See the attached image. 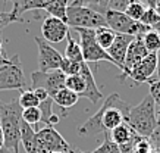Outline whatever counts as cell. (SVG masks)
Wrapping results in <instances>:
<instances>
[{
  "instance_id": "6da1fadb",
  "label": "cell",
  "mask_w": 160,
  "mask_h": 153,
  "mask_svg": "<svg viewBox=\"0 0 160 153\" xmlns=\"http://www.w3.org/2000/svg\"><path fill=\"white\" fill-rule=\"evenodd\" d=\"M129 105L122 99L118 93H112L103 106L94 114L91 118H88L85 122L79 127L78 133L81 135H92L100 133H110L112 130L125 124L129 115Z\"/></svg>"
},
{
  "instance_id": "7a4b0ae2",
  "label": "cell",
  "mask_w": 160,
  "mask_h": 153,
  "mask_svg": "<svg viewBox=\"0 0 160 153\" xmlns=\"http://www.w3.org/2000/svg\"><path fill=\"white\" fill-rule=\"evenodd\" d=\"M21 119L22 109L18 99L12 102L0 100V127L5 137V149L19 153L21 144Z\"/></svg>"
},
{
  "instance_id": "3957f363",
  "label": "cell",
  "mask_w": 160,
  "mask_h": 153,
  "mask_svg": "<svg viewBox=\"0 0 160 153\" xmlns=\"http://www.w3.org/2000/svg\"><path fill=\"white\" fill-rule=\"evenodd\" d=\"M126 124L135 131L140 137L147 138L150 137L153 131L157 128L159 121H157V114H156L154 102L150 97V94L144 100H141V103L129 109L128 121Z\"/></svg>"
},
{
  "instance_id": "277c9868",
  "label": "cell",
  "mask_w": 160,
  "mask_h": 153,
  "mask_svg": "<svg viewBox=\"0 0 160 153\" xmlns=\"http://www.w3.org/2000/svg\"><path fill=\"white\" fill-rule=\"evenodd\" d=\"M66 24L72 28H87V30H97L107 27L104 15L98 13L97 10L85 6L69 5L66 12Z\"/></svg>"
},
{
  "instance_id": "5b68a950",
  "label": "cell",
  "mask_w": 160,
  "mask_h": 153,
  "mask_svg": "<svg viewBox=\"0 0 160 153\" xmlns=\"http://www.w3.org/2000/svg\"><path fill=\"white\" fill-rule=\"evenodd\" d=\"M104 18H106L107 28L115 31L116 34H128V35H132V37H142L148 31H151L144 24L132 21L123 12L107 10L106 13H104Z\"/></svg>"
},
{
  "instance_id": "8992f818",
  "label": "cell",
  "mask_w": 160,
  "mask_h": 153,
  "mask_svg": "<svg viewBox=\"0 0 160 153\" xmlns=\"http://www.w3.org/2000/svg\"><path fill=\"white\" fill-rule=\"evenodd\" d=\"M71 144L53 128L44 127L35 133V143L32 153H60L68 152Z\"/></svg>"
},
{
  "instance_id": "52a82bcc",
  "label": "cell",
  "mask_w": 160,
  "mask_h": 153,
  "mask_svg": "<svg viewBox=\"0 0 160 153\" xmlns=\"http://www.w3.org/2000/svg\"><path fill=\"white\" fill-rule=\"evenodd\" d=\"M73 30L79 34V46H81V50H82V58L85 64H92V62L96 64V62H100V60H106V62L113 64L109 53L106 50H103L96 41L94 30H87V28H73Z\"/></svg>"
},
{
  "instance_id": "ba28073f",
  "label": "cell",
  "mask_w": 160,
  "mask_h": 153,
  "mask_svg": "<svg viewBox=\"0 0 160 153\" xmlns=\"http://www.w3.org/2000/svg\"><path fill=\"white\" fill-rule=\"evenodd\" d=\"M65 74L62 71H50V72H41V71H34L31 74V81H32V89H44L49 94V97L53 99L60 91L65 89Z\"/></svg>"
},
{
  "instance_id": "9c48e42d",
  "label": "cell",
  "mask_w": 160,
  "mask_h": 153,
  "mask_svg": "<svg viewBox=\"0 0 160 153\" xmlns=\"http://www.w3.org/2000/svg\"><path fill=\"white\" fill-rule=\"evenodd\" d=\"M25 75L19 62V56L16 54L15 60L10 65L0 68V91L3 90H25Z\"/></svg>"
},
{
  "instance_id": "30bf717a",
  "label": "cell",
  "mask_w": 160,
  "mask_h": 153,
  "mask_svg": "<svg viewBox=\"0 0 160 153\" xmlns=\"http://www.w3.org/2000/svg\"><path fill=\"white\" fill-rule=\"evenodd\" d=\"M34 41L38 47V71L41 72H50V71H59L63 62V54L52 47L41 37H34Z\"/></svg>"
},
{
  "instance_id": "8fae6325",
  "label": "cell",
  "mask_w": 160,
  "mask_h": 153,
  "mask_svg": "<svg viewBox=\"0 0 160 153\" xmlns=\"http://www.w3.org/2000/svg\"><path fill=\"white\" fill-rule=\"evenodd\" d=\"M156 71H157V53H148L144 59H141L128 71L126 77L134 79L135 83H147Z\"/></svg>"
},
{
  "instance_id": "7c38bea8",
  "label": "cell",
  "mask_w": 160,
  "mask_h": 153,
  "mask_svg": "<svg viewBox=\"0 0 160 153\" xmlns=\"http://www.w3.org/2000/svg\"><path fill=\"white\" fill-rule=\"evenodd\" d=\"M41 34L47 43H60L69 35V27L66 22L49 16L43 21Z\"/></svg>"
},
{
  "instance_id": "4fadbf2b",
  "label": "cell",
  "mask_w": 160,
  "mask_h": 153,
  "mask_svg": "<svg viewBox=\"0 0 160 153\" xmlns=\"http://www.w3.org/2000/svg\"><path fill=\"white\" fill-rule=\"evenodd\" d=\"M148 52H147L146 46L142 43V37H135V38L132 40V43L129 44L128 47V52H126V56H125V62H123V69H122V75L119 77L121 81L126 78V74H128V71L137 65L140 62L141 59H144Z\"/></svg>"
},
{
  "instance_id": "5bb4252c",
  "label": "cell",
  "mask_w": 160,
  "mask_h": 153,
  "mask_svg": "<svg viewBox=\"0 0 160 153\" xmlns=\"http://www.w3.org/2000/svg\"><path fill=\"white\" fill-rule=\"evenodd\" d=\"M134 38H135V37L128 35V34H116L115 41H113L112 46L107 49V53H109V56L112 58L115 66H118L121 71L123 69V62H125V56H126V52H128V47H129V44L132 43Z\"/></svg>"
},
{
  "instance_id": "9a60e30c",
  "label": "cell",
  "mask_w": 160,
  "mask_h": 153,
  "mask_svg": "<svg viewBox=\"0 0 160 153\" xmlns=\"http://www.w3.org/2000/svg\"><path fill=\"white\" fill-rule=\"evenodd\" d=\"M79 75H81L84 78V81H85V90L82 91V94H81L79 97H85V99H88L90 102H92V103H97L98 100H102L103 94H102V91L98 90L97 84H96V79H94V75H92V71L90 69L88 64L82 62Z\"/></svg>"
},
{
  "instance_id": "2e32d148",
  "label": "cell",
  "mask_w": 160,
  "mask_h": 153,
  "mask_svg": "<svg viewBox=\"0 0 160 153\" xmlns=\"http://www.w3.org/2000/svg\"><path fill=\"white\" fill-rule=\"evenodd\" d=\"M13 2V9H12V15H15L18 19L22 21L21 15L29 10H38L46 9L50 3H53L54 0H12Z\"/></svg>"
},
{
  "instance_id": "e0dca14e",
  "label": "cell",
  "mask_w": 160,
  "mask_h": 153,
  "mask_svg": "<svg viewBox=\"0 0 160 153\" xmlns=\"http://www.w3.org/2000/svg\"><path fill=\"white\" fill-rule=\"evenodd\" d=\"M137 135H138V134H137L126 122L122 124V125H119V127H116L115 130H112L110 131V140L113 141V143H116L119 147L128 144L131 140H134Z\"/></svg>"
},
{
  "instance_id": "ac0fdd59",
  "label": "cell",
  "mask_w": 160,
  "mask_h": 153,
  "mask_svg": "<svg viewBox=\"0 0 160 153\" xmlns=\"http://www.w3.org/2000/svg\"><path fill=\"white\" fill-rule=\"evenodd\" d=\"M38 109L41 112V121L40 122L44 124L46 127H53L54 128V125H58L59 121H60V116L53 112V99L49 97L47 100L41 102Z\"/></svg>"
},
{
  "instance_id": "d6986e66",
  "label": "cell",
  "mask_w": 160,
  "mask_h": 153,
  "mask_svg": "<svg viewBox=\"0 0 160 153\" xmlns=\"http://www.w3.org/2000/svg\"><path fill=\"white\" fill-rule=\"evenodd\" d=\"M78 100H79V96L65 87V89H62L60 91H58V94L53 97V103L58 105L59 108L62 109V112L68 114L66 110H68L69 108L75 106Z\"/></svg>"
},
{
  "instance_id": "ffe728a7",
  "label": "cell",
  "mask_w": 160,
  "mask_h": 153,
  "mask_svg": "<svg viewBox=\"0 0 160 153\" xmlns=\"http://www.w3.org/2000/svg\"><path fill=\"white\" fill-rule=\"evenodd\" d=\"M35 131L34 127L21 119V144L24 146V150L27 153L34 152V143H35Z\"/></svg>"
},
{
  "instance_id": "44dd1931",
  "label": "cell",
  "mask_w": 160,
  "mask_h": 153,
  "mask_svg": "<svg viewBox=\"0 0 160 153\" xmlns=\"http://www.w3.org/2000/svg\"><path fill=\"white\" fill-rule=\"evenodd\" d=\"M66 40H68V46H66V49H65V56H63V58H65V59H68V60H71V62L82 64L84 58H82V50H81L79 43H77L71 35H68Z\"/></svg>"
},
{
  "instance_id": "7402d4cb",
  "label": "cell",
  "mask_w": 160,
  "mask_h": 153,
  "mask_svg": "<svg viewBox=\"0 0 160 153\" xmlns=\"http://www.w3.org/2000/svg\"><path fill=\"white\" fill-rule=\"evenodd\" d=\"M68 0H54L53 3H50L46 8V12L49 13L52 18L60 19L63 22H66V12H68Z\"/></svg>"
},
{
  "instance_id": "603a6c76",
  "label": "cell",
  "mask_w": 160,
  "mask_h": 153,
  "mask_svg": "<svg viewBox=\"0 0 160 153\" xmlns=\"http://www.w3.org/2000/svg\"><path fill=\"white\" fill-rule=\"evenodd\" d=\"M94 33H96V41L98 43V46L107 52V49L110 47L112 43L116 38V33L112 31L110 28H107V27L97 28V30H94Z\"/></svg>"
},
{
  "instance_id": "cb8c5ba5",
  "label": "cell",
  "mask_w": 160,
  "mask_h": 153,
  "mask_svg": "<svg viewBox=\"0 0 160 153\" xmlns=\"http://www.w3.org/2000/svg\"><path fill=\"white\" fill-rule=\"evenodd\" d=\"M18 103H19L21 109H28V108H38L40 106V100L35 97L32 89L28 90L25 89L19 93V97H18Z\"/></svg>"
},
{
  "instance_id": "d4e9b609",
  "label": "cell",
  "mask_w": 160,
  "mask_h": 153,
  "mask_svg": "<svg viewBox=\"0 0 160 153\" xmlns=\"http://www.w3.org/2000/svg\"><path fill=\"white\" fill-rule=\"evenodd\" d=\"M142 43L148 53H157L160 50V34L156 31H148L142 35Z\"/></svg>"
},
{
  "instance_id": "484cf974",
  "label": "cell",
  "mask_w": 160,
  "mask_h": 153,
  "mask_svg": "<svg viewBox=\"0 0 160 153\" xmlns=\"http://www.w3.org/2000/svg\"><path fill=\"white\" fill-rule=\"evenodd\" d=\"M65 87L73 91L75 94H78V96H81L82 91L85 90V81L79 74L71 75V77H66V79H65Z\"/></svg>"
},
{
  "instance_id": "4316f807",
  "label": "cell",
  "mask_w": 160,
  "mask_h": 153,
  "mask_svg": "<svg viewBox=\"0 0 160 153\" xmlns=\"http://www.w3.org/2000/svg\"><path fill=\"white\" fill-rule=\"evenodd\" d=\"M147 10V6L144 3H141V2H132L131 5L126 8L125 10V15L129 16L132 21H135V22H140L142 19V16L146 13Z\"/></svg>"
},
{
  "instance_id": "83f0119b",
  "label": "cell",
  "mask_w": 160,
  "mask_h": 153,
  "mask_svg": "<svg viewBox=\"0 0 160 153\" xmlns=\"http://www.w3.org/2000/svg\"><path fill=\"white\" fill-rule=\"evenodd\" d=\"M147 83L150 85V97L154 102V108L157 109V121L160 124V79L150 78Z\"/></svg>"
},
{
  "instance_id": "f1b7e54d",
  "label": "cell",
  "mask_w": 160,
  "mask_h": 153,
  "mask_svg": "<svg viewBox=\"0 0 160 153\" xmlns=\"http://www.w3.org/2000/svg\"><path fill=\"white\" fill-rule=\"evenodd\" d=\"M22 121L29 124L31 127H34L41 121V112L38 108H28L22 109Z\"/></svg>"
},
{
  "instance_id": "f546056e",
  "label": "cell",
  "mask_w": 160,
  "mask_h": 153,
  "mask_svg": "<svg viewBox=\"0 0 160 153\" xmlns=\"http://www.w3.org/2000/svg\"><path fill=\"white\" fill-rule=\"evenodd\" d=\"M81 65L78 62H71L68 59H63L62 66H60V71H62L65 77H71V75H78L81 72Z\"/></svg>"
},
{
  "instance_id": "4dcf8cb0",
  "label": "cell",
  "mask_w": 160,
  "mask_h": 153,
  "mask_svg": "<svg viewBox=\"0 0 160 153\" xmlns=\"http://www.w3.org/2000/svg\"><path fill=\"white\" fill-rule=\"evenodd\" d=\"M91 153H121V149L116 143H113L110 138H106L96 150H92Z\"/></svg>"
},
{
  "instance_id": "1f68e13d",
  "label": "cell",
  "mask_w": 160,
  "mask_h": 153,
  "mask_svg": "<svg viewBox=\"0 0 160 153\" xmlns=\"http://www.w3.org/2000/svg\"><path fill=\"white\" fill-rule=\"evenodd\" d=\"M132 2H137V0H109L107 10H115V12H123L125 13L126 8L131 5Z\"/></svg>"
},
{
  "instance_id": "d6a6232c",
  "label": "cell",
  "mask_w": 160,
  "mask_h": 153,
  "mask_svg": "<svg viewBox=\"0 0 160 153\" xmlns=\"http://www.w3.org/2000/svg\"><path fill=\"white\" fill-rule=\"evenodd\" d=\"M12 22H22V21L18 19L15 15H12L10 12H0V30L8 27Z\"/></svg>"
},
{
  "instance_id": "836d02e7",
  "label": "cell",
  "mask_w": 160,
  "mask_h": 153,
  "mask_svg": "<svg viewBox=\"0 0 160 153\" xmlns=\"http://www.w3.org/2000/svg\"><path fill=\"white\" fill-rule=\"evenodd\" d=\"M148 143H150L153 150H160V124L157 125V128L153 131V134L148 137Z\"/></svg>"
},
{
  "instance_id": "e575fe53",
  "label": "cell",
  "mask_w": 160,
  "mask_h": 153,
  "mask_svg": "<svg viewBox=\"0 0 160 153\" xmlns=\"http://www.w3.org/2000/svg\"><path fill=\"white\" fill-rule=\"evenodd\" d=\"M32 91H34L35 97L40 100V103H41V102H44V100L49 99V94H47V91H46L44 89H32Z\"/></svg>"
},
{
  "instance_id": "d590c367",
  "label": "cell",
  "mask_w": 160,
  "mask_h": 153,
  "mask_svg": "<svg viewBox=\"0 0 160 153\" xmlns=\"http://www.w3.org/2000/svg\"><path fill=\"white\" fill-rule=\"evenodd\" d=\"M107 3H109V0H98V12L102 15L107 12Z\"/></svg>"
},
{
  "instance_id": "8d00e7d4",
  "label": "cell",
  "mask_w": 160,
  "mask_h": 153,
  "mask_svg": "<svg viewBox=\"0 0 160 153\" xmlns=\"http://www.w3.org/2000/svg\"><path fill=\"white\" fill-rule=\"evenodd\" d=\"M15 58H16V54H15L12 59L6 58V56H3V54H0V68H2V66H6V65H10L15 60Z\"/></svg>"
},
{
  "instance_id": "74e56055",
  "label": "cell",
  "mask_w": 160,
  "mask_h": 153,
  "mask_svg": "<svg viewBox=\"0 0 160 153\" xmlns=\"http://www.w3.org/2000/svg\"><path fill=\"white\" fill-rule=\"evenodd\" d=\"M159 3H160V0H144V5H146L148 9H154Z\"/></svg>"
},
{
  "instance_id": "f35d334b",
  "label": "cell",
  "mask_w": 160,
  "mask_h": 153,
  "mask_svg": "<svg viewBox=\"0 0 160 153\" xmlns=\"http://www.w3.org/2000/svg\"><path fill=\"white\" fill-rule=\"evenodd\" d=\"M157 79H160V50L157 52Z\"/></svg>"
},
{
  "instance_id": "ab89813d",
  "label": "cell",
  "mask_w": 160,
  "mask_h": 153,
  "mask_svg": "<svg viewBox=\"0 0 160 153\" xmlns=\"http://www.w3.org/2000/svg\"><path fill=\"white\" fill-rule=\"evenodd\" d=\"M60 153H85V152H81V150H75V149H69L68 152H60Z\"/></svg>"
},
{
  "instance_id": "60d3db41",
  "label": "cell",
  "mask_w": 160,
  "mask_h": 153,
  "mask_svg": "<svg viewBox=\"0 0 160 153\" xmlns=\"http://www.w3.org/2000/svg\"><path fill=\"white\" fill-rule=\"evenodd\" d=\"M154 10H156V13H157V15L160 16V3H159V5H157V6H156V8H154Z\"/></svg>"
},
{
  "instance_id": "b9f144b4",
  "label": "cell",
  "mask_w": 160,
  "mask_h": 153,
  "mask_svg": "<svg viewBox=\"0 0 160 153\" xmlns=\"http://www.w3.org/2000/svg\"><path fill=\"white\" fill-rule=\"evenodd\" d=\"M2 52H3V44H2V40H0V54H2Z\"/></svg>"
},
{
  "instance_id": "7bdbcfd3",
  "label": "cell",
  "mask_w": 160,
  "mask_h": 153,
  "mask_svg": "<svg viewBox=\"0 0 160 153\" xmlns=\"http://www.w3.org/2000/svg\"><path fill=\"white\" fill-rule=\"evenodd\" d=\"M137 2H141V3H144V0H137Z\"/></svg>"
},
{
  "instance_id": "ee69618b",
  "label": "cell",
  "mask_w": 160,
  "mask_h": 153,
  "mask_svg": "<svg viewBox=\"0 0 160 153\" xmlns=\"http://www.w3.org/2000/svg\"><path fill=\"white\" fill-rule=\"evenodd\" d=\"M3 2H5V3H6V2H8V0H3Z\"/></svg>"
},
{
  "instance_id": "f6af8a7d",
  "label": "cell",
  "mask_w": 160,
  "mask_h": 153,
  "mask_svg": "<svg viewBox=\"0 0 160 153\" xmlns=\"http://www.w3.org/2000/svg\"><path fill=\"white\" fill-rule=\"evenodd\" d=\"M72 2H75V0H72Z\"/></svg>"
}]
</instances>
